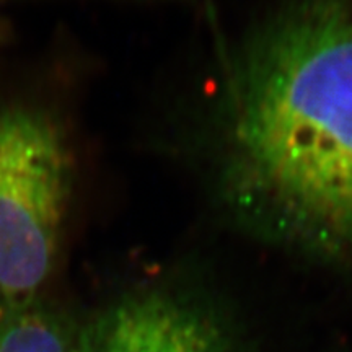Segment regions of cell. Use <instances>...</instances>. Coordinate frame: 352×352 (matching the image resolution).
<instances>
[{"mask_svg": "<svg viewBox=\"0 0 352 352\" xmlns=\"http://www.w3.org/2000/svg\"><path fill=\"white\" fill-rule=\"evenodd\" d=\"M78 327L80 321L43 296H0V352H77Z\"/></svg>", "mask_w": 352, "mask_h": 352, "instance_id": "277c9868", "label": "cell"}, {"mask_svg": "<svg viewBox=\"0 0 352 352\" xmlns=\"http://www.w3.org/2000/svg\"><path fill=\"white\" fill-rule=\"evenodd\" d=\"M70 184L69 147L50 114L0 109V296L41 297L59 253Z\"/></svg>", "mask_w": 352, "mask_h": 352, "instance_id": "7a4b0ae2", "label": "cell"}, {"mask_svg": "<svg viewBox=\"0 0 352 352\" xmlns=\"http://www.w3.org/2000/svg\"><path fill=\"white\" fill-rule=\"evenodd\" d=\"M215 196L263 243L352 263V0H283L223 65L208 118Z\"/></svg>", "mask_w": 352, "mask_h": 352, "instance_id": "6da1fadb", "label": "cell"}, {"mask_svg": "<svg viewBox=\"0 0 352 352\" xmlns=\"http://www.w3.org/2000/svg\"><path fill=\"white\" fill-rule=\"evenodd\" d=\"M77 352H243L214 303L183 287H142L78 327Z\"/></svg>", "mask_w": 352, "mask_h": 352, "instance_id": "3957f363", "label": "cell"}]
</instances>
